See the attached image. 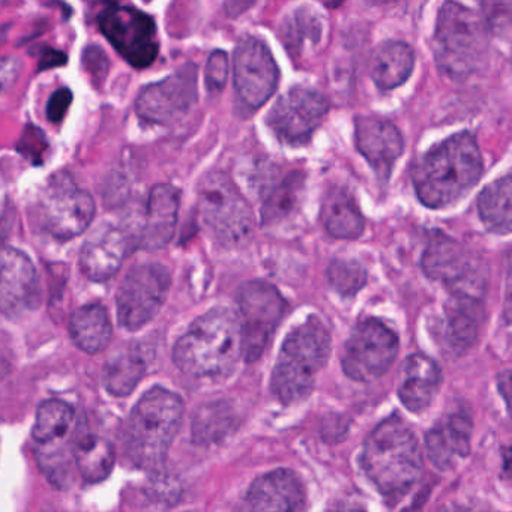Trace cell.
<instances>
[{"instance_id": "f1b7e54d", "label": "cell", "mask_w": 512, "mask_h": 512, "mask_svg": "<svg viewBox=\"0 0 512 512\" xmlns=\"http://www.w3.org/2000/svg\"><path fill=\"white\" fill-rule=\"evenodd\" d=\"M74 463L83 478L92 484L109 478L116 463V449L112 442L95 434H85L74 443Z\"/></svg>"}, {"instance_id": "4fadbf2b", "label": "cell", "mask_w": 512, "mask_h": 512, "mask_svg": "<svg viewBox=\"0 0 512 512\" xmlns=\"http://www.w3.org/2000/svg\"><path fill=\"white\" fill-rule=\"evenodd\" d=\"M397 353V334L380 320L365 319L347 340L341 364L349 379L371 382L388 371Z\"/></svg>"}, {"instance_id": "7402d4cb", "label": "cell", "mask_w": 512, "mask_h": 512, "mask_svg": "<svg viewBox=\"0 0 512 512\" xmlns=\"http://www.w3.org/2000/svg\"><path fill=\"white\" fill-rule=\"evenodd\" d=\"M473 422L469 413L446 416L427 433L425 446L428 458L439 470H449L470 451Z\"/></svg>"}, {"instance_id": "4dcf8cb0", "label": "cell", "mask_w": 512, "mask_h": 512, "mask_svg": "<svg viewBox=\"0 0 512 512\" xmlns=\"http://www.w3.org/2000/svg\"><path fill=\"white\" fill-rule=\"evenodd\" d=\"M479 217L490 232L509 235L511 232V179H497L479 194Z\"/></svg>"}, {"instance_id": "4316f807", "label": "cell", "mask_w": 512, "mask_h": 512, "mask_svg": "<svg viewBox=\"0 0 512 512\" xmlns=\"http://www.w3.org/2000/svg\"><path fill=\"white\" fill-rule=\"evenodd\" d=\"M323 226L337 239L353 241L364 233L365 220L358 203L349 191L332 188L323 200L320 211Z\"/></svg>"}, {"instance_id": "e0dca14e", "label": "cell", "mask_w": 512, "mask_h": 512, "mask_svg": "<svg viewBox=\"0 0 512 512\" xmlns=\"http://www.w3.org/2000/svg\"><path fill=\"white\" fill-rule=\"evenodd\" d=\"M235 89L242 103L250 109H259L277 91L280 71L268 46L256 37L241 40L236 47Z\"/></svg>"}, {"instance_id": "30bf717a", "label": "cell", "mask_w": 512, "mask_h": 512, "mask_svg": "<svg viewBox=\"0 0 512 512\" xmlns=\"http://www.w3.org/2000/svg\"><path fill=\"white\" fill-rule=\"evenodd\" d=\"M170 272L160 263H146L128 271L116 296L119 325L139 331L148 325L166 302Z\"/></svg>"}, {"instance_id": "ab89813d", "label": "cell", "mask_w": 512, "mask_h": 512, "mask_svg": "<svg viewBox=\"0 0 512 512\" xmlns=\"http://www.w3.org/2000/svg\"><path fill=\"white\" fill-rule=\"evenodd\" d=\"M67 61L68 58L65 53L55 49H46L41 53L40 67H38V70L46 71L50 70V68L62 67V65L67 64Z\"/></svg>"}, {"instance_id": "d590c367", "label": "cell", "mask_w": 512, "mask_h": 512, "mask_svg": "<svg viewBox=\"0 0 512 512\" xmlns=\"http://www.w3.org/2000/svg\"><path fill=\"white\" fill-rule=\"evenodd\" d=\"M229 74V58L226 53L217 50L209 56L208 65H206V86L209 92L223 91Z\"/></svg>"}, {"instance_id": "603a6c76", "label": "cell", "mask_w": 512, "mask_h": 512, "mask_svg": "<svg viewBox=\"0 0 512 512\" xmlns=\"http://www.w3.org/2000/svg\"><path fill=\"white\" fill-rule=\"evenodd\" d=\"M181 194L173 185H155L149 193L146 221L140 235V248L161 250L172 241L178 224Z\"/></svg>"}, {"instance_id": "ba28073f", "label": "cell", "mask_w": 512, "mask_h": 512, "mask_svg": "<svg viewBox=\"0 0 512 512\" xmlns=\"http://www.w3.org/2000/svg\"><path fill=\"white\" fill-rule=\"evenodd\" d=\"M238 304L242 356L245 361L254 362L271 343L286 314V301L272 284L248 281L239 289Z\"/></svg>"}, {"instance_id": "2e32d148", "label": "cell", "mask_w": 512, "mask_h": 512, "mask_svg": "<svg viewBox=\"0 0 512 512\" xmlns=\"http://www.w3.org/2000/svg\"><path fill=\"white\" fill-rule=\"evenodd\" d=\"M197 101V67L187 64L173 76L146 86L136 101L140 118L169 125L184 118Z\"/></svg>"}, {"instance_id": "d4e9b609", "label": "cell", "mask_w": 512, "mask_h": 512, "mask_svg": "<svg viewBox=\"0 0 512 512\" xmlns=\"http://www.w3.org/2000/svg\"><path fill=\"white\" fill-rule=\"evenodd\" d=\"M484 320L481 299L452 295L446 304V340L454 352L464 353L475 344Z\"/></svg>"}, {"instance_id": "74e56055", "label": "cell", "mask_w": 512, "mask_h": 512, "mask_svg": "<svg viewBox=\"0 0 512 512\" xmlns=\"http://www.w3.org/2000/svg\"><path fill=\"white\" fill-rule=\"evenodd\" d=\"M71 103H73V92L70 89L61 88L53 92L49 104H47V118H49V121L53 124L64 121Z\"/></svg>"}, {"instance_id": "ffe728a7", "label": "cell", "mask_w": 512, "mask_h": 512, "mask_svg": "<svg viewBox=\"0 0 512 512\" xmlns=\"http://www.w3.org/2000/svg\"><path fill=\"white\" fill-rule=\"evenodd\" d=\"M356 148L376 172L380 181L386 182L404 151V140L391 122L374 116H359L355 121Z\"/></svg>"}, {"instance_id": "8992f818", "label": "cell", "mask_w": 512, "mask_h": 512, "mask_svg": "<svg viewBox=\"0 0 512 512\" xmlns=\"http://www.w3.org/2000/svg\"><path fill=\"white\" fill-rule=\"evenodd\" d=\"M487 40V25L478 13L457 2H446L434 32L439 70L457 82L472 76L487 55Z\"/></svg>"}, {"instance_id": "1f68e13d", "label": "cell", "mask_w": 512, "mask_h": 512, "mask_svg": "<svg viewBox=\"0 0 512 512\" xmlns=\"http://www.w3.org/2000/svg\"><path fill=\"white\" fill-rule=\"evenodd\" d=\"M236 415L224 401L199 407L193 418V437L197 443H214L235 428Z\"/></svg>"}, {"instance_id": "836d02e7", "label": "cell", "mask_w": 512, "mask_h": 512, "mask_svg": "<svg viewBox=\"0 0 512 512\" xmlns=\"http://www.w3.org/2000/svg\"><path fill=\"white\" fill-rule=\"evenodd\" d=\"M328 278L340 295L352 298L367 283V272L356 260L337 259L329 265Z\"/></svg>"}, {"instance_id": "8d00e7d4", "label": "cell", "mask_w": 512, "mask_h": 512, "mask_svg": "<svg viewBox=\"0 0 512 512\" xmlns=\"http://www.w3.org/2000/svg\"><path fill=\"white\" fill-rule=\"evenodd\" d=\"M83 64L94 83L101 85L109 73V61H107L106 53L100 47H89L83 53Z\"/></svg>"}, {"instance_id": "44dd1931", "label": "cell", "mask_w": 512, "mask_h": 512, "mask_svg": "<svg viewBox=\"0 0 512 512\" xmlns=\"http://www.w3.org/2000/svg\"><path fill=\"white\" fill-rule=\"evenodd\" d=\"M130 242L125 230L115 226H106L92 235L80 253L83 274L95 283L115 277L130 251Z\"/></svg>"}, {"instance_id": "7a4b0ae2", "label": "cell", "mask_w": 512, "mask_h": 512, "mask_svg": "<svg viewBox=\"0 0 512 512\" xmlns=\"http://www.w3.org/2000/svg\"><path fill=\"white\" fill-rule=\"evenodd\" d=\"M362 467L382 496L398 502L422 473L418 440L409 425L391 416L380 422L365 440Z\"/></svg>"}, {"instance_id": "484cf974", "label": "cell", "mask_w": 512, "mask_h": 512, "mask_svg": "<svg viewBox=\"0 0 512 512\" xmlns=\"http://www.w3.org/2000/svg\"><path fill=\"white\" fill-rule=\"evenodd\" d=\"M415 67V53L403 41H386L374 50L370 74L377 88L391 91L407 82Z\"/></svg>"}, {"instance_id": "e575fe53", "label": "cell", "mask_w": 512, "mask_h": 512, "mask_svg": "<svg viewBox=\"0 0 512 512\" xmlns=\"http://www.w3.org/2000/svg\"><path fill=\"white\" fill-rule=\"evenodd\" d=\"M47 148H49V142H47L46 134L34 125H28L25 128L22 139L17 145L20 154L25 155V158L34 164L43 163V155Z\"/></svg>"}, {"instance_id": "7c38bea8", "label": "cell", "mask_w": 512, "mask_h": 512, "mask_svg": "<svg viewBox=\"0 0 512 512\" xmlns=\"http://www.w3.org/2000/svg\"><path fill=\"white\" fill-rule=\"evenodd\" d=\"M41 217L50 235L68 241L82 235L95 217V202L88 191L77 187L70 173L49 179L41 196Z\"/></svg>"}, {"instance_id": "5b68a950", "label": "cell", "mask_w": 512, "mask_h": 512, "mask_svg": "<svg viewBox=\"0 0 512 512\" xmlns=\"http://www.w3.org/2000/svg\"><path fill=\"white\" fill-rule=\"evenodd\" d=\"M331 353V334L319 317L305 320L287 335L271 376V391L283 404L305 400Z\"/></svg>"}, {"instance_id": "277c9868", "label": "cell", "mask_w": 512, "mask_h": 512, "mask_svg": "<svg viewBox=\"0 0 512 512\" xmlns=\"http://www.w3.org/2000/svg\"><path fill=\"white\" fill-rule=\"evenodd\" d=\"M184 401L169 389L152 388L134 407L124 431L128 460L139 469L158 472L184 419Z\"/></svg>"}, {"instance_id": "9c48e42d", "label": "cell", "mask_w": 512, "mask_h": 512, "mask_svg": "<svg viewBox=\"0 0 512 512\" xmlns=\"http://www.w3.org/2000/svg\"><path fill=\"white\" fill-rule=\"evenodd\" d=\"M421 266L427 277L442 281L452 295L481 299L485 292L484 263L479 262L464 245L437 233L422 254Z\"/></svg>"}, {"instance_id": "cb8c5ba5", "label": "cell", "mask_w": 512, "mask_h": 512, "mask_svg": "<svg viewBox=\"0 0 512 512\" xmlns=\"http://www.w3.org/2000/svg\"><path fill=\"white\" fill-rule=\"evenodd\" d=\"M439 365L424 355H410L401 370L398 397L410 412L419 413L427 409L440 386Z\"/></svg>"}, {"instance_id": "6da1fadb", "label": "cell", "mask_w": 512, "mask_h": 512, "mask_svg": "<svg viewBox=\"0 0 512 512\" xmlns=\"http://www.w3.org/2000/svg\"><path fill=\"white\" fill-rule=\"evenodd\" d=\"M482 170L484 163L476 137L463 131L422 155L413 169V187L422 205L446 208L478 184Z\"/></svg>"}, {"instance_id": "d6986e66", "label": "cell", "mask_w": 512, "mask_h": 512, "mask_svg": "<svg viewBox=\"0 0 512 512\" xmlns=\"http://www.w3.org/2000/svg\"><path fill=\"white\" fill-rule=\"evenodd\" d=\"M307 491L298 473L277 469L259 476L241 503V512H304Z\"/></svg>"}, {"instance_id": "5bb4252c", "label": "cell", "mask_w": 512, "mask_h": 512, "mask_svg": "<svg viewBox=\"0 0 512 512\" xmlns=\"http://www.w3.org/2000/svg\"><path fill=\"white\" fill-rule=\"evenodd\" d=\"M76 421V412L61 400H47L38 407L32 428V439L37 443V458L47 478L59 481L70 476L71 455L65 440Z\"/></svg>"}, {"instance_id": "83f0119b", "label": "cell", "mask_w": 512, "mask_h": 512, "mask_svg": "<svg viewBox=\"0 0 512 512\" xmlns=\"http://www.w3.org/2000/svg\"><path fill=\"white\" fill-rule=\"evenodd\" d=\"M112 332V322L103 305H85L71 316V338L80 350L89 355L104 352L112 340Z\"/></svg>"}, {"instance_id": "9a60e30c", "label": "cell", "mask_w": 512, "mask_h": 512, "mask_svg": "<svg viewBox=\"0 0 512 512\" xmlns=\"http://www.w3.org/2000/svg\"><path fill=\"white\" fill-rule=\"evenodd\" d=\"M329 103L320 92L308 88L290 89L268 113V127L280 142L307 145L314 131L328 115Z\"/></svg>"}, {"instance_id": "f546056e", "label": "cell", "mask_w": 512, "mask_h": 512, "mask_svg": "<svg viewBox=\"0 0 512 512\" xmlns=\"http://www.w3.org/2000/svg\"><path fill=\"white\" fill-rule=\"evenodd\" d=\"M146 370L145 355L137 347H127L107 361L103 373L104 386L115 397H127L137 388Z\"/></svg>"}, {"instance_id": "f35d334b", "label": "cell", "mask_w": 512, "mask_h": 512, "mask_svg": "<svg viewBox=\"0 0 512 512\" xmlns=\"http://www.w3.org/2000/svg\"><path fill=\"white\" fill-rule=\"evenodd\" d=\"M20 74V61L17 58L0 59V94L16 85Z\"/></svg>"}, {"instance_id": "60d3db41", "label": "cell", "mask_w": 512, "mask_h": 512, "mask_svg": "<svg viewBox=\"0 0 512 512\" xmlns=\"http://www.w3.org/2000/svg\"><path fill=\"white\" fill-rule=\"evenodd\" d=\"M331 512H365L364 509L359 508L355 505H340L337 508L332 509Z\"/></svg>"}, {"instance_id": "d6a6232c", "label": "cell", "mask_w": 512, "mask_h": 512, "mask_svg": "<svg viewBox=\"0 0 512 512\" xmlns=\"http://www.w3.org/2000/svg\"><path fill=\"white\" fill-rule=\"evenodd\" d=\"M304 187V175L292 173L287 176L266 199L262 209V221L265 226L278 223L286 218L298 205L299 196Z\"/></svg>"}, {"instance_id": "3957f363", "label": "cell", "mask_w": 512, "mask_h": 512, "mask_svg": "<svg viewBox=\"0 0 512 512\" xmlns=\"http://www.w3.org/2000/svg\"><path fill=\"white\" fill-rule=\"evenodd\" d=\"M242 356L241 326L229 308L209 310L191 323L173 349L182 373L194 377H226Z\"/></svg>"}, {"instance_id": "8fae6325", "label": "cell", "mask_w": 512, "mask_h": 512, "mask_svg": "<svg viewBox=\"0 0 512 512\" xmlns=\"http://www.w3.org/2000/svg\"><path fill=\"white\" fill-rule=\"evenodd\" d=\"M104 37L116 52L136 68H148L160 53L157 26L152 17L133 7L109 5L98 16Z\"/></svg>"}, {"instance_id": "52a82bcc", "label": "cell", "mask_w": 512, "mask_h": 512, "mask_svg": "<svg viewBox=\"0 0 512 512\" xmlns=\"http://www.w3.org/2000/svg\"><path fill=\"white\" fill-rule=\"evenodd\" d=\"M199 211L203 223L223 247H241L250 241L253 209L226 173L211 172L202 179Z\"/></svg>"}, {"instance_id": "ac0fdd59", "label": "cell", "mask_w": 512, "mask_h": 512, "mask_svg": "<svg viewBox=\"0 0 512 512\" xmlns=\"http://www.w3.org/2000/svg\"><path fill=\"white\" fill-rule=\"evenodd\" d=\"M40 305V281L32 260L16 248L0 251V313L17 319Z\"/></svg>"}]
</instances>
